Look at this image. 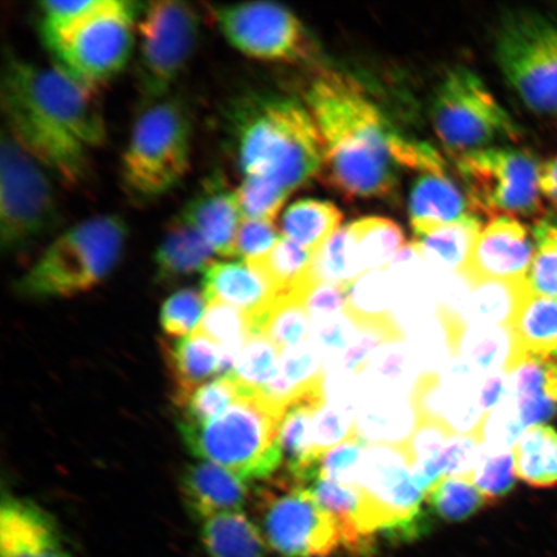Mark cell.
<instances>
[{
    "mask_svg": "<svg viewBox=\"0 0 557 557\" xmlns=\"http://www.w3.org/2000/svg\"><path fill=\"white\" fill-rule=\"evenodd\" d=\"M2 109L4 127L48 171L67 185L88 177L90 151L107 136L92 90L58 66L40 67L9 54Z\"/></svg>",
    "mask_w": 557,
    "mask_h": 557,
    "instance_id": "obj_1",
    "label": "cell"
},
{
    "mask_svg": "<svg viewBox=\"0 0 557 557\" xmlns=\"http://www.w3.org/2000/svg\"><path fill=\"white\" fill-rule=\"evenodd\" d=\"M309 110L323 137L320 176L347 198L393 195L399 184L396 134L352 76L323 70L311 82Z\"/></svg>",
    "mask_w": 557,
    "mask_h": 557,
    "instance_id": "obj_2",
    "label": "cell"
},
{
    "mask_svg": "<svg viewBox=\"0 0 557 557\" xmlns=\"http://www.w3.org/2000/svg\"><path fill=\"white\" fill-rule=\"evenodd\" d=\"M227 121L244 177L273 181L292 194L322 171L323 137L302 103L247 96L233 103Z\"/></svg>",
    "mask_w": 557,
    "mask_h": 557,
    "instance_id": "obj_3",
    "label": "cell"
},
{
    "mask_svg": "<svg viewBox=\"0 0 557 557\" xmlns=\"http://www.w3.org/2000/svg\"><path fill=\"white\" fill-rule=\"evenodd\" d=\"M283 414L260 395H244L213 420L203 424L178 422V429L194 456L232 471L247 483L269 479L283 465L278 445Z\"/></svg>",
    "mask_w": 557,
    "mask_h": 557,
    "instance_id": "obj_4",
    "label": "cell"
},
{
    "mask_svg": "<svg viewBox=\"0 0 557 557\" xmlns=\"http://www.w3.org/2000/svg\"><path fill=\"white\" fill-rule=\"evenodd\" d=\"M127 226L117 215H99L62 233L20 278L32 298L72 297L92 289L121 259Z\"/></svg>",
    "mask_w": 557,
    "mask_h": 557,
    "instance_id": "obj_5",
    "label": "cell"
},
{
    "mask_svg": "<svg viewBox=\"0 0 557 557\" xmlns=\"http://www.w3.org/2000/svg\"><path fill=\"white\" fill-rule=\"evenodd\" d=\"M138 15L137 3L94 0L87 11L41 38L55 66L94 90L127 65Z\"/></svg>",
    "mask_w": 557,
    "mask_h": 557,
    "instance_id": "obj_6",
    "label": "cell"
},
{
    "mask_svg": "<svg viewBox=\"0 0 557 557\" xmlns=\"http://www.w3.org/2000/svg\"><path fill=\"white\" fill-rule=\"evenodd\" d=\"M191 137L190 111L178 97L146 104L123 157L125 189L138 199L170 191L189 170Z\"/></svg>",
    "mask_w": 557,
    "mask_h": 557,
    "instance_id": "obj_7",
    "label": "cell"
},
{
    "mask_svg": "<svg viewBox=\"0 0 557 557\" xmlns=\"http://www.w3.org/2000/svg\"><path fill=\"white\" fill-rule=\"evenodd\" d=\"M47 169L11 132L0 144V243L9 252L32 246L60 224V211Z\"/></svg>",
    "mask_w": 557,
    "mask_h": 557,
    "instance_id": "obj_8",
    "label": "cell"
},
{
    "mask_svg": "<svg viewBox=\"0 0 557 557\" xmlns=\"http://www.w3.org/2000/svg\"><path fill=\"white\" fill-rule=\"evenodd\" d=\"M496 58L529 109L557 115V20L535 11L506 12L497 30Z\"/></svg>",
    "mask_w": 557,
    "mask_h": 557,
    "instance_id": "obj_9",
    "label": "cell"
},
{
    "mask_svg": "<svg viewBox=\"0 0 557 557\" xmlns=\"http://www.w3.org/2000/svg\"><path fill=\"white\" fill-rule=\"evenodd\" d=\"M255 497L264 541L278 556L330 557L344 547L336 519L308 485L282 473L261 485Z\"/></svg>",
    "mask_w": 557,
    "mask_h": 557,
    "instance_id": "obj_10",
    "label": "cell"
},
{
    "mask_svg": "<svg viewBox=\"0 0 557 557\" xmlns=\"http://www.w3.org/2000/svg\"><path fill=\"white\" fill-rule=\"evenodd\" d=\"M431 115L437 137L455 157L490 149L504 139L515 141L519 136L510 115L468 67H456L445 75Z\"/></svg>",
    "mask_w": 557,
    "mask_h": 557,
    "instance_id": "obj_11",
    "label": "cell"
},
{
    "mask_svg": "<svg viewBox=\"0 0 557 557\" xmlns=\"http://www.w3.org/2000/svg\"><path fill=\"white\" fill-rule=\"evenodd\" d=\"M473 214L531 218L542 208L540 165L525 151L490 148L455 157Z\"/></svg>",
    "mask_w": 557,
    "mask_h": 557,
    "instance_id": "obj_12",
    "label": "cell"
},
{
    "mask_svg": "<svg viewBox=\"0 0 557 557\" xmlns=\"http://www.w3.org/2000/svg\"><path fill=\"white\" fill-rule=\"evenodd\" d=\"M138 32L137 88L145 104H150L169 96L190 60L199 34L198 12L184 2L149 3L138 20Z\"/></svg>",
    "mask_w": 557,
    "mask_h": 557,
    "instance_id": "obj_13",
    "label": "cell"
},
{
    "mask_svg": "<svg viewBox=\"0 0 557 557\" xmlns=\"http://www.w3.org/2000/svg\"><path fill=\"white\" fill-rule=\"evenodd\" d=\"M360 487L379 531L413 537L426 525V494L414 483L406 445H368Z\"/></svg>",
    "mask_w": 557,
    "mask_h": 557,
    "instance_id": "obj_14",
    "label": "cell"
},
{
    "mask_svg": "<svg viewBox=\"0 0 557 557\" xmlns=\"http://www.w3.org/2000/svg\"><path fill=\"white\" fill-rule=\"evenodd\" d=\"M211 11L230 45L249 58L285 62L315 58L309 32L281 4L248 2L213 5Z\"/></svg>",
    "mask_w": 557,
    "mask_h": 557,
    "instance_id": "obj_15",
    "label": "cell"
},
{
    "mask_svg": "<svg viewBox=\"0 0 557 557\" xmlns=\"http://www.w3.org/2000/svg\"><path fill=\"white\" fill-rule=\"evenodd\" d=\"M533 232L520 220H492L479 234L462 275L470 283L524 281L535 255Z\"/></svg>",
    "mask_w": 557,
    "mask_h": 557,
    "instance_id": "obj_16",
    "label": "cell"
},
{
    "mask_svg": "<svg viewBox=\"0 0 557 557\" xmlns=\"http://www.w3.org/2000/svg\"><path fill=\"white\" fill-rule=\"evenodd\" d=\"M207 304L220 302L252 318V333H261L271 306L278 297L273 283L255 263L213 261L203 273Z\"/></svg>",
    "mask_w": 557,
    "mask_h": 557,
    "instance_id": "obj_17",
    "label": "cell"
},
{
    "mask_svg": "<svg viewBox=\"0 0 557 557\" xmlns=\"http://www.w3.org/2000/svg\"><path fill=\"white\" fill-rule=\"evenodd\" d=\"M0 557H72L58 525L30 500L5 496L0 508Z\"/></svg>",
    "mask_w": 557,
    "mask_h": 557,
    "instance_id": "obj_18",
    "label": "cell"
},
{
    "mask_svg": "<svg viewBox=\"0 0 557 557\" xmlns=\"http://www.w3.org/2000/svg\"><path fill=\"white\" fill-rule=\"evenodd\" d=\"M180 219L198 232L215 255L235 257L236 235L243 222L236 190L211 181L184 209Z\"/></svg>",
    "mask_w": 557,
    "mask_h": 557,
    "instance_id": "obj_19",
    "label": "cell"
},
{
    "mask_svg": "<svg viewBox=\"0 0 557 557\" xmlns=\"http://www.w3.org/2000/svg\"><path fill=\"white\" fill-rule=\"evenodd\" d=\"M187 508L199 521L222 512L242 511L249 497L246 482L211 462L187 466L180 479Z\"/></svg>",
    "mask_w": 557,
    "mask_h": 557,
    "instance_id": "obj_20",
    "label": "cell"
},
{
    "mask_svg": "<svg viewBox=\"0 0 557 557\" xmlns=\"http://www.w3.org/2000/svg\"><path fill=\"white\" fill-rule=\"evenodd\" d=\"M473 214L468 195L447 171L421 173L409 195V219L414 238Z\"/></svg>",
    "mask_w": 557,
    "mask_h": 557,
    "instance_id": "obj_21",
    "label": "cell"
},
{
    "mask_svg": "<svg viewBox=\"0 0 557 557\" xmlns=\"http://www.w3.org/2000/svg\"><path fill=\"white\" fill-rule=\"evenodd\" d=\"M507 374L525 428L552 420L557 413V361L525 358Z\"/></svg>",
    "mask_w": 557,
    "mask_h": 557,
    "instance_id": "obj_22",
    "label": "cell"
},
{
    "mask_svg": "<svg viewBox=\"0 0 557 557\" xmlns=\"http://www.w3.org/2000/svg\"><path fill=\"white\" fill-rule=\"evenodd\" d=\"M163 351L177 407L214 374L222 373L220 347L198 332L165 343Z\"/></svg>",
    "mask_w": 557,
    "mask_h": 557,
    "instance_id": "obj_23",
    "label": "cell"
},
{
    "mask_svg": "<svg viewBox=\"0 0 557 557\" xmlns=\"http://www.w3.org/2000/svg\"><path fill=\"white\" fill-rule=\"evenodd\" d=\"M399 394L382 392L377 398L361 404L355 433L369 445H406L413 435L418 416L412 396L408 401Z\"/></svg>",
    "mask_w": 557,
    "mask_h": 557,
    "instance_id": "obj_24",
    "label": "cell"
},
{
    "mask_svg": "<svg viewBox=\"0 0 557 557\" xmlns=\"http://www.w3.org/2000/svg\"><path fill=\"white\" fill-rule=\"evenodd\" d=\"M200 539L209 557H269L259 524L242 511L201 520Z\"/></svg>",
    "mask_w": 557,
    "mask_h": 557,
    "instance_id": "obj_25",
    "label": "cell"
},
{
    "mask_svg": "<svg viewBox=\"0 0 557 557\" xmlns=\"http://www.w3.org/2000/svg\"><path fill=\"white\" fill-rule=\"evenodd\" d=\"M482 230V221L478 215L469 214L453 224L416 236L413 243L423 262L431 269L458 275L462 274Z\"/></svg>",
    "mask_w": 557,
    "mask_h": 557,
    "instance_id": "obj_26",
    "label": "cell"
},
{
    "mask_svg": "<svg viewBox=\"0 0 557 557\" xmlns=\"http://www.w3.org/2000/svg\"><path fill=\"white\" fill-rule=\"evenodd\" d=\"M531 294L527 278L470 283L463 304L465 319L475 326H511Z\"/></svg>",
    "mask_w": 557,
    "mask_h": 557,
    "instance_id": "obj_27",
    "label": "cell"
},
{
    "mask_svg": "<svg viewBox=\"0 0 557 557\" xmlns=\"http://www.w3.org/2000/svg\"><path fill=\"white\" fill-rule=\"evenodd\" d=\"M213 249L181 219L173 222L156 253L157 277L164 283L203 271L213 262Z\"/></svg>",
    "mask_w": 557,
    "mask_h": 557,
    "instance_id": "obj_28",
    "label": "cell"
},
{
    "mask_svg": "<svg viewBox=\"0 0 557 557\" xmlns=\"http://www.w3.org/2000/svg\"><path fill=\"white\" fill-rule=\"evenodd\" d=\"M515 343L522 357H557V299L531 294L511 324Z\"/></svg>",
    "mask_w": 557,
    "mask_h": 557,
    "instance_id": "obj_29",
    "label": "cell"
},
{
    "mask_svg": "<svg viewBox=\"0 0 557 557\" xmlns=\"http://www.w3.org/2000/svg\"><path fill=\"white\" fill-rule=\"evenodd\" d=\"M343 212L331 201L302 199L288 207L281 222L283 238L317 253L337 232Z\"/></svg>",
    "mask_w": 557,
    "mask_h": 557,
    "instance_id": "obj_30",
    "label": "cell"
},
{
    "mask_svg": "<svg viewBox=\"0 0 557 557\" xmlns=\"http://www.w3.org/2000/svg\"><path fill=\"white\" fill-rule=\"evenodd\" d=\"M462 360L487 375L508 373L522 359L511 326H475L466 331L459 346Z\"/></svg>",
    "mask_w": 557,
    "mask_h": 557,
    "instance_id": "obj_31",
    "label": "cell"
},
{
    "mask_svg": "<svg viewBox=\"0 0 557 557\" xmlns=\"http://www.w3.org/2000/svg\"><path fill=\"white\" fill-rule=\"evenodd\" d=\"M515 470L534 487L557 485V431L546 424L528 428L513 449Z\"/></svg>",
    "mask_w": 557,
    "mask_h": 557,
    "instance_id": "obj_32",
    "label": "cell"
},
{
    "mask_svg": "<svg viewBox=\"0 0 557 557\" xmlns=\"http://www.w3.org/2000/svg\"><path fill=\"white\" fill-rule=\"evenodd\" d=\"M350 230L364 274L385 271L406 242L401 227L388 219H361Z\"/></svg>",
    "mask_w": 557,
    "mask_h": 557,
    "instance_id": "obj_33",
    "label": "cell"
},
{
    "mask_svg": "<svg viewBox=\"0 0 557 557\" xmlns=\"http://www.w3.org/2000/svg\"><path fill=\"white\" fill-rule=\"evenodd\" d=\"M450 436L453 434L444 424L418 420L414 433L406 444L414 483L426 496L444 478L442 456Z\"/></svg>",
    "mask_w": 557,
    "mask_h": 557,
    "instance_id": "obj_34",
    "label": "cell"
},
{
    "mask_svg": "<svg viewBox=\"0 0 557 557\" xmlns=\"http://www.w3.org/2000/svg\"><path fill=\"white\" fill-rule=\"evenodd\" d=\"M281 350L267 334L252 333L236 357L233 371L228 373L244 395H255L278 373Z\"/></svg>",
    "mask_w": 557,
    "mask_h": 557,
    "instance_id": "obj_35",
    "label": "cell"
},
{
    "mask_svg": "<svg viewBox=\"0 0 557 557\" xmlns=\"http://www.w3.org/2000/svg\"><path fill=\"white\" fill-rule=\"evenodd\" d=\"M363 275L350 224L341 226L313 256L311 281L350 285Z\"/></svg>",
    "mask_w": 557,
    "mask_h": 557,
    "instance_id": "obj_36",
    "label": "cell"
},
{
    "mask_svg": "<svg viewBox=\"0 0 557 557\" xmlns=\"http://www.w3.org/2000/svg\"><path fill=\"white\" fill-rule=\"evenodd\" d=\"M315 253L283 238L257 264L273 283L278 296L306 289L312 283L311 264Z\"/></svg>",
    "mask_w": 557,
    "mask_h": 557,
    "instance_id": "obj_37",
    "label": "cell"
},
{
    "mask_svg": "<svg viewBox=\"0 0 557 557\" xmlns=\"http://www.w3.org/2000/svg\"><path fill=\"white\" fill-rule=\"evenodd\" d=\"M306 289L278 296L264 320L261 333L284 351L311 337V319L305 305Z\"/></svg>",
    "mask_w": 557,
    "mask_h": 557,
    "instance_id": "obj_38",
    "label": "cell"
},
{
    "mask_svg": "<svg viewBox=\"0 0 557 557\" xmlns=\"http://www.w3.org/2000/svg\"><path fill=\"white\" fill-rule=\"evenodd\" d=\"M426 503L437 517L451 522L469 519L482 508L492 506L471 480L462 478H443L428 493Z\"/></svg>",
    "mask_w": 557,
    "mask_h": 557,
    "instance_id": "obj_39",
    "label": "cell"
},
{
    "mask_svg": "<svg viewBox=\"0 0 557 557\" xmlns=\"http://www.w3.org/2000/svg\"><path fill=\"white\" fill-rule=\"evenodd\" d=\"M243 396L242 389L228 374L198 387L178 408L183 409L180 422L203 424L224 413Z\"/></svg>",
    "mask_w": 557,
    "mask_h": 557,
    "instance_id": "obj_40",
    "label": "cell"
},
{
    "mask_svg": "<svg viewBox=\"0 0 557 557\" xmlns=\"http://www.w3.org/2000/svg\"><path fill=\"white\" fill-rule=\"evenodd\" d=\"M525 430L517 403L510 395L496 409L484 414L475 437L486 450H512Z\"/></svg>",
    "mask_w": 557,
    "mask_h": 557,
    "instance_id": "obj_41",
    "label": "cell"
},
{
    "mask_svg": "<svg viewBox=\"0 0 557 557\" xmlns=\"http://www.w3.org/2000/svg\"><path fill=\"white\" fill-rule=\"evenodd\" d=\"M517 476L512 450L492 451L483 448L472 483L494 505L513 491Z\"/></svg>",
    "mask_w": 557,
    "mask_h": 557,
    "instance_id": "obj_42",
    "label": "cell"
},
{
    "mask_svg": "<svg viewBox=\"0 0 557 557\" xmlns=\"http://www.w3.org/2000/svg\"><path fill=\"white\" fill-rule=\"evenodd\" d=\"M535 255L527 282L533 295L557 299V238L541 220L533 228Z\"/></svg>",
    "mask_w": 557,
    "mask_h": 557,
    "instance_id": "obj_43",
    "label": "cell"
},
{
    "mask_svg": "<svg viewBox=\"0 0 557 557\" xmlns=\"http://www.w3.org/2000/svg\"><path fill=\"white\" fill-rule=\"evenodd\" d=\"M243 220L273 221L290 193L262 177H244L236 189Z\"/></svg>",
    "mask_w": 557,
    "mask_h": 557,
    "instance_id": "obj_44",
    "label": "cell"
},
{
    "mask_svg": "<svg viewBox=\"0 0 557 557\" xmlns=\"http://www.w3.org/2000/svg\"><path fill=\"white\" fill-rule=\"evenodd\" d=\"M207 299L194 289H183L166 299L160 312V324L166 336L184 338L199 329L205 317ZM193 334V333H191Z\"/></svg>",
    "mask_w": 557,
    "mask_h": 557,
    "instance_id": "obj_45",
    "label": "cell"
},
{
    "mask_svg": "<svg viewBox=\"0 0 557 557\" xmlns=\"http://www.w3.org/2000/svg\"><path fill=\"white\" fill-rule=\"evenodd\" d=\"M368 443L355 435L326 450L319 463V478L347 486L360 487L361 466Z\"/></svg>",
    "mask_w": 557,
    "mask_h": 557,
    "instance_id": "obj_46",
    "label": "cell"
},
{
    "mask_svg": "<svg viewBox=\"0 0 557 557\" xmlns=\"http://www.w3.org/2000/svg\"><path fill=\"white\" fill-rule=\"evenodd\" d=\"M355 433V420L351 408L325 406L313 417L311 445L313 456L322 458L326 450L337 447Z\"/></svg>",
    "mask_w": 557,
    "mask_h": 557,
    "instance_id": "obj_47",
    "label": "cell"
},
{
    "mask_svg": "<svg viewBox=\"0 0 557 557\" xmlns=\"http://www.w3.org/2000/svg\"><path fill=\"white\" fill-rule=\"evenodd\" d=\"M282 239L281 228L273 221L243 220L236 235L235 257L255 262L263 259Z\"/></svg>",
    "mask_w": 557,
    "mask_h": 557,
    "instance_id": "obj_48",
    "label": "cell"
},
{
    "mask_svg": "<svg viewBox=\"0 0 557 557\" xmlns=\"http://www.w3.org/2000/svg\"><path fill=\"white\" fill-rule=\"evenodd\" d=\"M482 455L483 445L475 436H450L442 456L443 476L469 479L472 482L473 472H475Z\"/></svg>",
    "mask_w": 557,
    "mask_h": 557,
    "instance_id": "obj_49",
    "label": "cell"
},
{
    "mask_svg": "<svg viewBox=\"0 0 557 557\" xmlns=\"http://www.w3.org/2000/svg\"><path fill=\"white\" fill-rule=\"evenodd\" d=\"M348 285L311 283L305 292V305L311 323L339 317L346 311Z\"/></svg>",
    "mask_w": 557,
    "mask_h": 557,
    "instance_id": "obj_50",
    "label": "cell"
},
{
    "mask_svg": "<svg viewBox=\"0 0 557 557\" xmlns=\"http://www.w3.org/2000/svg\"><path fill=\"white\" fill-rule=\"evenodd\" d=\"M367 367L372 368L375 377L382 380V386L392 393H399L396 388H403L410 380L409 360L407 354L399 347L382 351L377 359L369 361Z\"/></svg>",
    "mask_w": 557,
    "mask_h": 557,
    "instance_id": "obj_51",
    "label": "cell"
},
{
    "mask_svg": "<svg viewBox=\"0 0 557 557\" xmlns=\"http://www.w3.org/2000/svg\"><path fill=\"white\" fill-rule=\"evenodd\" d=\"M311 338L325 352L346 351L352 344L351 322L343 315L311 323Z\"/></svg>",
    "mask_w": 557,
    "mask_h": 557,
    "instance_id": "obj_52",
    "label": "cell"
},
{
    "mask_svg": "<svg viewBox=\"0 0 557 557\" xmlns=\"http://www.w3.org/2000/svg\"><path fill=\"white\" fill-rule=\"evenodd\" d=\"M540 190L557 208V157L540 165Z\"/></svg>",
    "mask_w": 557,
    "mask_h": 557,
    "instance_id": "obj_53",
    "label": "cell"
},
{
    "mask_svg": "<svg viewBox=\"0 0 557 557\" xmlns=\"http://www.w3.org/2000/svg\"><path fill=\"white\" fill-rule=\"evenodd\" d=\"M546 222V225L549 227V230H552V232L555 234L556 238H557V220H554V219H547V220H543Z\"/></svg>",
    "mask_w": 557,
    "mask_h": 557,
    "instance_id": "obj_54",
    "label": "cell"
}]
</instances>
